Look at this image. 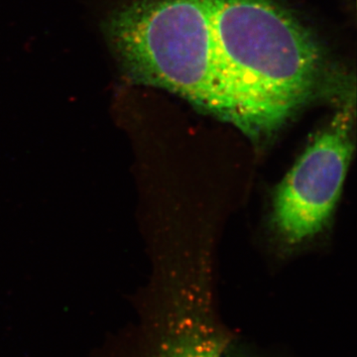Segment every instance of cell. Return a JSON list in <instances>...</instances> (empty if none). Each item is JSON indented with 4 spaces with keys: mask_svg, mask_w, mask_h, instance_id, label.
I'll use <instances>...</instances> for the list:
<instances>
[{
    "mask_svg": "<svg viewBox=\"0 0 357 357\" xmlns=\"http://www.w3.org/2000/svg\"><path fill=\"white\" fill-rule=\"evenodd\" d=\"M121 77L182 96L255 139L317 91L323 50L283 0H89Z\"/></svg>",
    "mask_w": 357,
    "mask_h": 357,
    "instance_id": "6da1fadb",
    "label": "cell"
},
{
    "mask_svg": "<svg viewBox=\"0 0 357 357\" xmlns=\"http://www.w3.org/2000/svg\"><path fill=\"white\" fill-rule=\"evenodd\" d=\"M351 132L352 116L344 109L316 136L279 185L273 223L288 245L316 236L332 217L354 150Z\"/></svg>",
    "mask_w": 357,
    "mask_h": 357,
    "instance_id": "7a4b0ae2",
    "label": "cell"
},
{
    "mask_svg": "<svg viewBox=\"0 0 357 357\" xmlns=\"http://www.w3.org/2000/svg\"><path fill=\"white\" fill-rule=\"evenodd\" d=\"M225 335L199 283L175 285L157 321L152 357H222Z\"/></svg>",
    "mask_w": 357,
    "mask_h": 357,
    "instance_id": "3957f363",
    "label": "cell"
}]
</instances>
